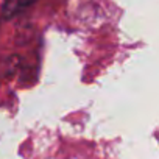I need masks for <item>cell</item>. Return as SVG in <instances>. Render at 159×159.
I'll use <instances>...</instances> for the list:
<instances>
[{
  "label": "cell",
  "mask_w": 159,
  "mask_h": 159,
  "mask_svg": "<svg viewBox=\"0 0 159 159\" xmlns=\"http://www.w3.org/2000/svg\"><path fill=\"white\" fill-rule=\"evenodd\" d=\"M36 2L38 0H5L2 7V16L3 19H13Z\"/></svg>",
  "instance_id": "obj_1"
}]
</instances>
